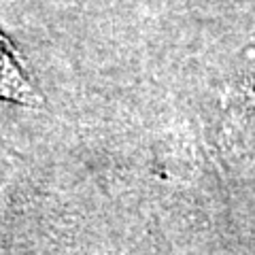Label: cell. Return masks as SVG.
Wrapping results in <instances>:
<instances>
[{"label": "cell", "mask_w": 255, "mask_h": 255, "mask_svg": "<svg viewBox=\"0 0 255 255\" xmlns=\"http://www.w3.org/2000/svg\"><path fill=\"white\" fill-rule=\"evenodd\" d=\"M0 98H9L23 105H38L41 96L32 87L13 45L0 34Z\"/></svg>", "instance_id": "cell-1"}]
</instances>
